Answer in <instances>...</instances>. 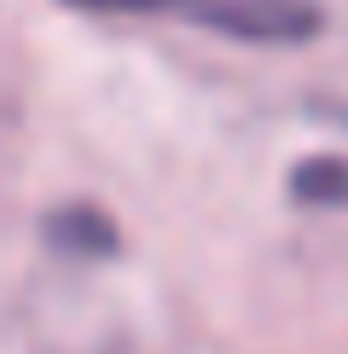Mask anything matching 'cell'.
<instances>
[{
    "label": "cell",
    "mask_w": 348,
    "mask_h": 354,
    "mask_svg": "<svg viewBox=\"0 0 348 354\" xmlns=\"http://www.w3.org/2000/svg\"><path fill=\"white\" fill-rule=\"evenodd\" d=\"M99 18H174L244 47H308L325 35L319 0H58Z\"/></svg>",
    "instance_id": "cell-1"
},
{
    "label": "cell",
    "mask_w": 348,
    "mask_h": 354,
    "mask_svg": "<svg viewBox=\"0 0 348 354\" xmlns=\"http://www.w3.org/2000/svg\"><path fill=\"white\" fill-rule=\"evenodd\" d=\"M290 198L313 203V209H337L348 203V163L342 157H308L290 169Z\"/></svg>",
    "instance_id": "cell-3"
},
{
    "label": "cell",
    "mask_w": 348,
    "mask_h": 354,
    "mask_svg": "<svg viewBox=\"0 0 348 354\" xmlns=\"http://www.w3.org/2000/svg\"><path fill=\"white\" fill-rule=\"evenodd\" d=\"M47 239L58 250H76V256H110L116 250V227L99 209H87V203H70V209H58L47 221Z\"/></svg>",
    "instance_id": "cell-2"
}]
</instances>
